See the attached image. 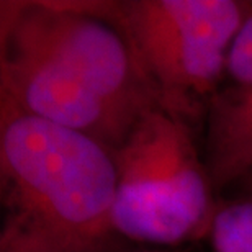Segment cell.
Here are the masks:
<instances>
[{
	"label": "cell",
	"mask_w": 252,
	"mask_h": 252,
	"mask_svg": "<svg viewBox=\"0 0 252 252\" xmlns=\"http://www.w3.org/2000/svg\"><path fill=\"white\" fill-rule=\"evenodd\" d=\"M115 191L107 146L0 102V252H117Z\"/></svg>",
	"instance_id": "2"
},
{
	"label": "cell",
	"mask_w": 252,
	"mask_h": 252,
	"mask_svg": "<svg viewBox=\"0 0 252 252\" xmlns=\"http://www.w3.org/2000/svg\"><path fill=\"white\" fill-rule=\"evenodd\" d=\"M97 8L123 32L160 107L193 126L223 79L252 2L118 0Z\"/></svg>",
	"instance_id": "4"
},
{
	"label": "cell",
	"mask_w": 252,
	"mask_h": 252,
	"mask_svg": "<svg viewBox=\"0 0 252 252\" xmlns=\"http://www.w3.org/2000/svg\"><path fill=\"white\" fill-rule=\"evenodd\" d=\"M133 246L134 244H125L117 252H196L190 246H185V248H146V246L133 248Z\"/></svg>",
	"instance_id": "7"
},
{
	"label": "cell",
	"mask_w": 252,
	"mask_h": 252,
	"mask_svg": "<svg viewBox=\"0 0 252 252\" xmlns=\"http://www.w3.org/2000/svg\"><path fill=\"white\" fill-rule=\"evenodd\" d=\"M206 239L213 252H252V184L246 193L218 200Z\"/></svg>",
	"instance_id": "6"
},
{
	"label": "cell",
	"mask_w": 252,
	"mask_h": 252,
	"mask_svg": "<svg viewBox=\"0 0 252 252\" xmlns=\"http://www.w3.org/2000/svg\"><path fill=\"white\" fill-rule=\"evenodd\" d=\"M113 159V226L125 243L185 248L208 238L218 200L190 123L146 110Z\"/></svg>",
	"instance_id": "3"
},
{
	"label": "cell",
	"mask_w": 252,
	"mask_h": 252,
	"mask_svg": "<svg viewBox=\"0 0 252 252\" xmlns=\"http://www.w3.org/2000/svg\"><path fill=\"white\" fill-rule=\"evenodd\" d=\"M248 182H249V184H252V179H249V180H248Z\"/></svg>",
	"instance_id": "8"
},
{
	"label": "cell",
	"mask_w": 252,
	"mask_h": 252,
	"mask_svg": "<svg viewBox=\"0 0 252 252\" xmlns=\"http://www.w3.org/2000/svg\"><path fill=\"white\" fill-rule=\"evenodd\" d=\"M203 160L216 193L252 179V13L205 110Z\"/></svg>",
	"instance_id": "5"
},
{
	"label": "cell",
	"mask_w": 252,
	"mask_h": 252,
	"mask_svg": "<svg viewBox=\"0 0 252 252\" xmlns=\"http://www.w3.org/2000/svg\"><path fill=\"white\" fill-rule=\"evenodd\" d=\"M0 102L112 151L160 107L128 39L97 2H2Z\"/></svg>",
	"instance_id": "1"
}]
</instances>
